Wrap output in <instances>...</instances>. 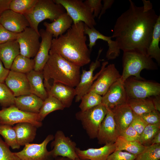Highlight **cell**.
Segmentation results:
<instances>
[{"instance_id":"obj_6","label":"cell","mask_w":160,"mask_h":160,"mask_svg":"<svg viewBox=\"0 0 160 160\" xmlns=\"http://www.w3.org/2000/svg\"><path fill=\"white\" fill-rule=\"evenodd\" d=\"M107 108L101 103L87 110L80 111L75 114L90 139L97 138L101 122L105 118Z\"/></svg>"},{"instance_id":"obj_18","label":"cell","mask_w":160,"mask_h":160,"mask_svg":"<svg viewBox=\"0 0 160 160\" xmlns=\"http://www.w3.org/2000/svg\"><path fill=\"white\" fill-rule=\"evenodd\" d=\"M0 24L9 31L16 33L23 32L30 26L24 15L10 9L5 11L0 15Z\"/></svg>"},{"instance_id":"obj_29","label":"cell","mask_w":160,"mask_h":160,"mask_svg":"<svg viewBox=\"0 0 160 160\" xmlns=\"http://www.w3.org/2000/svg\"><path fill=\"white\" fill-rule=\"evenodd\" d=\"M127 103L134 114L140 116L155 109L150 98L143 99L128 98Z\"/></svg>"},{"instance_id":"obj_2","label":"cell","mask_w":160,"mask_h":160,"mask_svg":"<svg viewBox=\"0 0 160 160\" xmlns=\"http://www.w3.org/2000/svg\"><path fill=\"white\" fill-rule=\"evenodd\" d=\"M84 27L82 22L73 24L65 33L53 39L49 54H57L80 67L89 64L91 51L86 44Z\"/></svg>"},{"instance_id":"obj_43","label":"cell","mask_w":160,"mask_h":160,"mask_svg":"<svg viewBox=\"0 0 160 160\" xmlns=\"http://www.w3.org/2000/svg\"><path fill=\"white\" fill-rule=\"evenodd\" d=\"M101 0H86L84 3L88 7L93 16L98 17L102 7Z\"/></svg>"},{"instance_id":"obj_35","label":"cell","mask_w":160,"mask_h":160,"mask_svg":"<svg viewBox=\"0 0 160 160\" xmlns=\"http://www.w3.org/2000/svg\"><path fill=\"white\" fill-rule=\"evenodd\" d=\"M38 0H12L9 9L16 13L24 15L33 8Z\"/></svg>"},{"instance_id":"obj_10","label":"cell","mask_w":160,"mask_h":160,"mask_svg":"<svg viewBox=\"0 0 160 160\" xmlns=\"http://www.w3.org/2000/svg\"><path fill=\"white\" fill-rule=\"evenodd\" d=\"M103 50V49H100L95 61L91 63L89 69L87 71L83 70L79 81L75 88L76 102H79L81 100L82 97L88 92L94 81L98 78L104 68L108 64V62L107 61L103 62L100 70L93 76L94 71L100 66L101 60L99 59V58Z\"/></svg>"},{"instance_id":"obj_25","label":"cell","mask_w":160,"mask_h":160,"mask_svg":"<svg viewBox=\"0 0 160 160\" xmlns=\"http://www.w3.org/2000/svg\"><path fill=\"white\" fill-rule=\"evenodd\" d=\"M19 55V45L16 39L0 44V60L6 68L10 70L14 60Z\"/></svg>"},{"instance_id":"obj_33","label":"cell","mask_w":160,"mask_h":160,"mask_svg":"<svg viewBox=\"0 0 160 160\" xmlns=\"http://www.w3.org/2000/svg\"><path fill=\"white\" fill-rule=\"evenodd\" d=\"M0 135L4 138L5 142L13 149H19L16 132L12 126L5 124L0 125Z\"/></svg>"},{"instance_id":"obj_23","label":"cell","mask_w":160,"mask_h":160,"mask_svg":"<svg viewBox=\"0 0 160 160\" xmlns=\"http://www.w3.org/2000/svg\"><path fill=\"white\" fill-rule=\"evenodd\" d=\"M73 23L72 19L65 12L52 23L45 22L43 25L45 27V30L51 34L55 38H57L66 32Z\"/></svg>"},{"instance_id":"obj_16","label":"cell","mask_w":160,"mask_h":160,"mask_svg":"<svg viewBox=\"0 0 160 160\" xmlns=\"http://www.w3.org/2000/svg\"><path fill=\"white\" fill-rule=\"evenodd\" d=\"M128 99L124 82L120 78L114 83L102 96L101 103L111 109L127 103Z\"/></svg>"},{"instance_id":"obj_13","label":"cell","mask_w":160,"mask_h":160,"mask_svg":"<svg viewBox=\"0 0 160 160\" xmlns=\"http://www.w3.org/2000/svg\"><path fill=\"white\" fill-rule=\"evenodd\" d=\"M40 34L30 27L18 33L16 40L19 44L20 54L30 58L34 57L40 47Z\"/></svg>"},{"instance_id":"obj_28","label":"cell","mask_w":160,"mask_h":160,"mask_svg":"<svg viewBox=\"0 0 160 160\" xmlns=\"http://www.w3.org/2000/svg\"><path fill=\"white\" fill-rule=\"evenodd\" d=\"M160 15H159L154 25L152 38L147 51V55L154 59L158 65H160Z\"/></svg>"},{"instance_id":"obj_8","label":"cell","mask_w":160,"mask_h":160,"mask_svg":"<svg viewBox=\"0 0 160 160\" xmlns=\"http://www.w3.org/2000/svg\"><path fill=\"white\" fill-rule=\"evenodd\" d=\"M61 5L72 19L73 24L82 22L89 28L96 25L93 14L88 7L81 0H53Z\"/></svg>"},{"instance_id":"obj_11","label":"cell","mask_w":160,"mask_h":160,"mask_svg":"<svg viewBox=\"0 0 160 160\" xmlns=\"http://www.w3.org/2000/svg\"><path fill=\"white\" fill-rule=\"evenodd\" d=\"M54 139L51 143L52 150L50 151L52 158L60 156L74 159L78 157L76 152V143L65 136L62 131L56 132Z\"/></svg>"},{"instance_id":"obj_27","label":"cell","mask_w":160,"mask_h":160,"mask_svg":"<svg viewBox=\"0 0 160 160\" xmlns=\"http://www.w3.org/2000/svg\"><path fill=\"white\" fill-rule=\"evenodd\" d=\"M13 128L16 132L17 142L20 146L32 142L36 134L37 127L30 123H17Z\"/></svg>"},{"instance_id":"obj_12","label":"cell","mask_w":160,"mask_h":160,"mask_svg":"<svg viewBox=\"0 0 160 160\" xmlns=\"http://www.w3.org/2000/svg\"><path fill=\"white\" fill-rule=\"evenodd\" d=\"M54 139L53 135H48L41 143L26 144L22 150L14 153L19 160H52L47 145Z\"/></svg>"},{"instance_id":"obj_38","label":"cell","mask_w":160,"mask_h":160,"mask_svg":"<svg viewBox=\"0 0 160 160\" xmlns=\"http://www.w3.org/2000/svg\"><path fill=\"white\" fill-rule=\"evenodd\" d=\"M15 97L5 84H0V105L2 108L15 105Z\"/></svg>"},{"instance_id":"obj_53","label":"cell","mask_w":160,"mask_h":160,"mask_svg":"<svg viewBox=\"0 0 160 160\" xmlns=\"http://www.w3.org/2000/svg\"><path fill=\"white\" fill-rule=\"evenodd\" d=\"M66 160H89L85 159H80L78 157V158H76V159H70L67 158Z\"/></svg>"},{"instance_id":"obj_1","label":"cell","mask_w":160,"mask_h":160,"mask_svg":"<svg viewBox=\"0 0 160 160\" xmlns=\"http://www.w3.org/2000/svg\"><path fill=\"white\" fill-rule=\"evenodd\" d=\"M142 1L143 6L139 7L129 0V8L117 19L111 36L123 52L135 51L147 55L159 15L150 1Z\"/></svg>"},{"instance_id":"obj_5","label":"cell","mask_w":160,"mask_h":160,"mask_svg":"<svg viewBox=\"0 0 160 160\" xmlns=\"http://www.w3.org/2000/svg\"><path fill=\"white\" fill-rule=\"evenodd\" d=\"M65 12L64 8L53 0H38L31 10L24 15L29 26L39 34L38 26L40 23L47 19L52 22Z\"/></svg>"},{"instance_id":"obj_17","label":"cell","mask_w":160,"mask_h":160,"mask_svg":"<svg viewBox=\"0 0 160 160\" xmlns=\"http://www.w3.org/2000/svg\"><path fill=\"white\" fill-rule=\"evenodd\" d=\"M44 84L48 96L53 97L57 99L65 108H68L71 106L76 95L74 87L58 82H53L51 85L48 81L44 80Z\"/></svg>"},{"instance_id":"obj_37","label":"cell","mask_w":160,"mask_h":160,"mask_svg":"<svg viewBox=\"0 0 160 160\" xmlns=\"http://www.w3.org/2000/svg\"><path fill=\"white\" fill-rule=\"evenodd\" d=\"M160 130V126L148 124L140 135L139 142L144 146L151 145L153 139Z\"/></svg>"},{"instance_id":"obj_22","label":"cell","mask_w":160,"mask_h":160,"mask_svg":"<svg viewBox=\"0 0 160 160\" xmlns=\"http://www.w3.org/2000/svg\"><path fill=\"white\" fill-rule=\"evenodd\" d=\"M111 110L113 113L114 119L120 135L131 124L134 114L127 103L118 106Z\"/></svg>"},{"instance_id":"obj_34","label":"cell","mask_w":160,"mask_h":160,"mask_svg":"<svg viewBox=\"0 0 160 160\" xmlns=\"http://www.w3.org/2000/svg\"><path fill=\"white\" fill-rule=\"evenodd\" d=\"M102 96L93 92H89L81 97L79 106L81 111L87 110L101 103Z\"/></svg>"},{"instance_id":"obj_42","label":"cell","mask_w":160,"mask_h":160,"mask_svg":"<svg viewBox=\"0 0 160 160\" xmlns=\"http://www.w3.org/2000/svg\"><path fill=\"white\" fill-rule=\"evenodd\" d=\"M136 156L123 151L115 150L108 157L107 160H135Z\"/></svg>"},{"instance_id":"obj_24","label":"cell","mask_w":160,"mask_h":160,"mask_svg":"<svg viewBox=\"0 0 160 160\" xmlns=\"http://www.w3.org/2000/svg\"><path fill=\"white\" fill-rule=\"evenodd\" d=\"M15 105L23 111L38 113L43 100L36 95L30 94L15 97Z\"/></svg>"},{"instance_id":"obj_40","label":"cell","mask_w":160,"mask_h":160,"mask_svg":"<svg viewBox=\"0 0 160 160\" xmlns=\"http://www.w3.org/2000/svg\"><path fill=\"white\" fill-rule=\"evenodd\" d=\"M9 147L0 137V160H19Z\"/></svg>"},{"instance_id":"obj_21","label":"cell","mask_w":160,"mask_h":160,"mask_svg":"<svg viewBox=\"0 0 160 160\" xmlns=\"http://www.w3.org/2000/svg\"><path fill=\"white\" fill-rule=\"evenodd\" d=\"M115 150L114 143H108L100 148H90L84 150L76 147V152L78 157L81 159L107 160L108 156Z\"/></svg>"},{"instance_id":"obj_50","label":"cell","mask_w":160,"mask_h":160,"mask_svg":"<svg viewBox=\"0 0 160 160\" xmlns=\"http://www.w3.org/2000/svg\"><path fill=\"white\" fill-rule=\"evenodd\" d=\"M151 99L155 109L160 111V95L152 96L150 97Z\"/></svg>"},{"instance_id":"obj_54","label":"cell","mask_w":160,"mask_h":160,"mask_svg":"<svg viewBox=\"0 0 160 160\" xmlns=\"http://www.w3.org/2000/svg\"><path fill=\"white\" fill-rule=\"evenodd\" d=\"M1 124V122H0V125Z\"/></svg>"},{"instance_id":"obj_15","label":"cell","mask_w":160,"mask_h":160,"mask_svg":"<svg viewBox=\"0 0 160 160\" xmlns=\"http://www.w3.org/2000/svg\"><path fill=\"white\" fill-rule=\"evenodd\" d=\"M107 108L106 114L101 124L97 137L98 143L100 145L114 143L120 135L113 113L110 109Z\"/></svg>"},{"instance_id":"obj_46","label":"cell","mask_w":160,"mask_h":160,"mask_svg":"<svg viewBox=\"0 0 160 160\" xmlns=\"http://www.w3.org/2000/svg\"><path fill=\"white\" fill-rule=\"evenodd\" d=\"M130 124L140 135L148 124L140 116L134 114L133 119Z\"/></svg>"},{"instance_id":"obj_44","label":"cell","mask_w":160,"mask_h":160,"mask_svg":"<svg viewBox=\"0 0 160 160\" xmlns=\"http://www.w3.org/2000/svg\"><path fill=\"white\" fill-rule=\"evenodd\" d=\"M18 33L9 31L0 24V44L16 39Z\"/></svg>"},{"instance_id":"obj_26","label":"cell","mask_w":160,"mask_h":160,"mask_svg":"<svg viewBox=\"0 0 160 160\" xmlns=\"http://www.w3.org/2000/svg\"><path fill=\"white\" fill-rule=\"evenodd\" d=\"M29 84L31 92L44 100L48 97L44 84L43 71L33 70L26 74Z\"/></svg>"},{"instance_id":"obj_47","label":"cell","mask_w":160,"mask_h":160,"mask_svg":"<svg viewBox=\"0 0 160 160\" xmlns=\"http://www.w3.org/2000/svg\"><path fill=\"white\" fill-rule=\"evenodd\" d=\"M9 71L10 70L4 67L2 62L0 60V84L4 83Z\"/></svg>"},{"instance_id":"obj_51","label":"cell","mask_w":160,"mask_h":160,"mask_svg":"<svg viewBox=\"0 0 160 160\" xmlns=\"http://www.w3.org/2000/svg\"><path fill=\"white\" fill-rule=\"evenodd\" d=\"M160 144V130L154 136L151 143V145Z\"/></svg>"},{"instance_id":"obj_48","label":"cell","mask_w":160,"mask_h":160,"mask_svg":"<svg viewBox=\"0 0 160 160\" xmlns=\"http://www.w3.org/2000/svg\"><path fill=\"white\" fill-rule=\"evenodd\" d=\"M103 5L101 9L100 14L98 16V19H100L102 16L105 12L108 9L111 7L114 2L113 0H103Z\"/></svg>"},{"instance_id":"obj_31","label":"cell","mask_w":160,"mask_h":160,"mask_svg":"<svg viewBox=\"0 0 160 160\" xmlns=\"http://www.w3.org/2000/svg\"><path fill=\"white\" fill-rule=\"evenodd\" d=\"M34 65L33 59L20 54L14 60L10 70L26 74L34 70Z\"/></svg>"},{"instance_id":"obj_30","label":"cell","mask_w":160,"mask_h":160,"mask_svg":"<svg viewBox=\"0 0 160 160\" xmlns=\"http://www.w3.org/2000/svg\"><path fill=\"white\" fill-rule=\"evenodd\" d=\"M115 150L123 151L135 156L141 153L145 147L139 141H130L119 135L114 143Z\"/></svg>"},{"instance_id":"obj_36","label":"cell","mask_w":160,"mask_h":160,"mask_svg":"<svg viewBox=\"0 0 160 160\" xmlns=\"http://www.w3.org/2000/svg\"><path fill=\"white\" fill-rule=\"evenodd\" d=\"M144 150L136 156L135 160H159L160 144L145 146Z\"/></svg>"},{"instance_id":"obj_52","label":"cell","mask_w":160,"mask_h":160,"mask_svg":"<svg viewBox=\"0 0 160 160\" xmlns=\"http://www.w3.org/2000/svg\"><path fill=\"white\" fill-rule=\"evenodd\" d=\"M67 158L65 157H60L58 158L57 157L54 160H66Z\"/></svg>"},{"instance_id":"obj_49","label":"cell","mask_w":160,"mask_h":160,"mask_svg":"<svg viewBox=\"0 0 160 160\" xmlns=\"http://www.w3.org/2000/svg\"><path fill=\"white\" fill-rule=\"evenodd\" d=\"M12 0H0V16L5 11L9 9Z\"/></svg>"},{"instance_id":"obj_3","label":"cell","mask_w":160,"mask_h":160,"mask_svg":"<svg viewBox=\"0 0 160 160\" xmlns=\"http://www.w3.org/2000/svg\"><path fill=\"white\" fill-rule=\"evenodd\" d=\"M81 67L57 54H49L42 71L44 80L48 81L52 79L54 82L76 87L80 80Z\"/></svg>"},{"instance_id":"obj_45","label":"cell","mask_w":160,"mask_h":160,"mask_svg":"<svg viewBox=\"0 0 160 160\" xmlns=\"http://www.w3.org/2000/svg\"><path fill=\"white\" fill-rule=\"evenodd\" d=\"M126 140L130 141H139L140 135L130 124L120 135Z\"/></svg>"},{"instance_id":"obj_14","label":"cell","mask_w":160,"mask_h":160,"mask_svg":"<svg viewBox=\"0 0 160 160\" xmlns=\"http://www.w3.org/2000/svg\"><path fill=\"white\" fill-rule=\"evenodd\" d=\"M121 77L114 64L107 65L94 81L88 92H93L103 96Z\"/></svg>"},{"instance_id":"obj_41","label":"cell","mask_w":160,"mask_h":160,"mask_svg":"<svg viewBox=\"0 0 160 160\" xmlns=\"http://www.w3.org/2000/svg\"><path fill=\"white\" fill-rule=\"evenodd\" d=\"M148 124L160 126V112L155 110L140 116Z\"/></svg>"},{"instance_id":"obj_19","label":"cell","mask_w":160,"mask_h":160,"mask_svg":"<svg viewBox=\"0 0 160 160\" xmlns=\"http://www.w3.org/2000/svg\"><path fill=\"white\" fill-rule=\"evenodd\" d=\"M5 83L15 97L31 94L26 74L10 70Z\"/></svg>"},{"instance_id":"obj_9","label":"cell","mask_w":160,"mask_h":160,"mask_svg":"<svg viewBox=\"0 0 160 160\" xmlns=\"http://www.w3.org/2000/svg\"><path fill=\"white\" fill-rule=\"evenodd\" d=\"M0 121L1 124L11 126L22 122L30 123L37 128L42 125V122L39 120L38 113L23 111L15 105L3 108L0 110Z\"/></svg>"},{"instance_id":"obj_7","label":"cell","mask_w":160,"mask_h":160,"mask_svg":"<svg viewBox=\"0 0 160 160\" xmlns=\"http://www.w3.org/2000/svg\"><path fill=\"white\" fill-rule=\"evenodd\" d=\"M128 98L143 99L160 95V84L131 76L124 82Z\"/></svg>"},{"instance_id":"obj_20","label":"cell","mask_w":160,"mask_h":160,"mask_svg":"<svg viewBox=\"0 0 160 160\" xmlns=\"http://www.w3.org/2000/svg\"><path fill=\"white\" fill-rule=\"evenodd\" d=\"M39 32L41 41L38 52L33 59L35 63L34 70L41 71L49 58L53 36L44 29H41Z\"/></svg>"},{"instance_id":"obj_39","label":"cell","mask_w":160,"mask_h":160,"mask_svg":"<svg viewBox=\"0 0 160 160\" xmlns=\"http://www.w3.org/2000/svg\"><path fill=\"white\" fill-rule=\"evenodd\" d=\"M84 33L85 34L88 35L89 39V43L88 46L89 50L91 51L93 47L96 44V41L101 39L107 42L109 40V37L105 36L97 30L94 27L89 28L84 24Z\"/></svg>"},{"instance_id":"obj_32","label":"cell","mask_w":160,"mask_h":160,"mask_svg":"<svg viewBox=\"0 0 160 160\" xmlns=\"http://www.w3.org/2000/svg\"><path fill=\"white\" fill-rule=\"evenodd\" d=\"M65 108L62 104L56 98L48 96L43 101L38 113L39 120L42 122L50 113L58 110H63Z\"/></svg>"},{"instance_id":"obj_4","label":"cell","mask_w":160,"mask_h":160,"mask_svg":"<svg viewBox=\"0 0 160 160\" xmlns=\"http://www.w3.org/2000/svg\"><path fill=\"white\" fill-rule=\"evenodd\" d=\"M122 59L123 69L121 78L124 82L131 76L139 79H143L140 73L144 69L149 70L158 69L157 64L152 59L136 51L123 52Z\"/></svg>"}]
</instances>
